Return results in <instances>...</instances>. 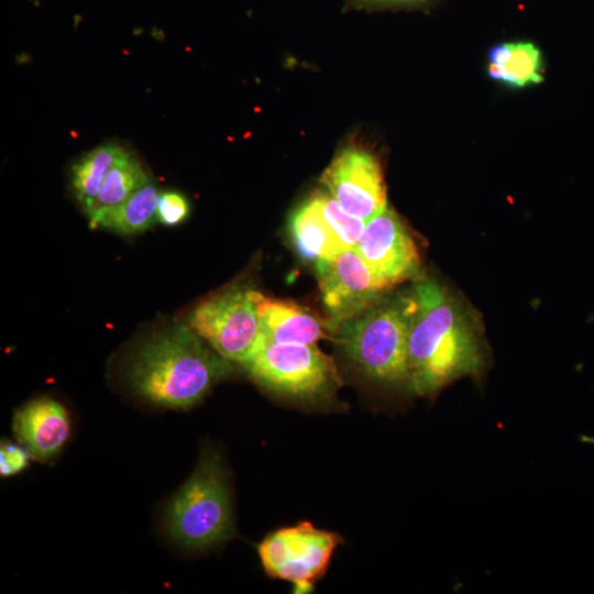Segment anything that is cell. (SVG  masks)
<instances>
[{"instance_id": "obj_17", "label": "cell", "mask_w": 594, "mask_h": 594, "mask_svg": "<svg viewBox=\"0 0 594 594\" xmlns=\"http://www.w3.org/2000/svg\"><path fill=\"white\" fill-rule=\"evenodd\" d=\"M124 152L117 144H103L87 153L73 166V186L84 211L96 199L107 175Z\"/></svg>"}, {"instance_id": "obj_5", "label": "cell", "mask_w": 594, "mask_h": 594, "mask_svg": "<svg viewBox=\"0 0 594 594\" xmlns=\"http://www.w3.org/2000/svg\"><path fill=\"white\" fill-rule=\"evenodd\" d=\"M242 365L267 392L305 405L330 404L341 386L334 361L316 344L276 343L262 336Z\"/></svg>"}, {"instance_id": "obj_8", "label": "cell", "mask_w": 594, "mask_h": 594, "mask_svg": "<svg viewBox=\"0 0 594 594\" xmlns=\"http://www.w3.org/2000/svg\"><path fill=\"white\" fill-rule=\"evenodd\" d=\"M321 299L331 322L351 318L382 299L391 287L367 265L355 249L315 263Z\"/></svg>"}, {"instance_id": "obj_6", "label": "cell", "mask_w": 594, "mask_h": 594, "mask_svg": "<svg viewBox=\"0 0 594 594\" xmlns=\"http://www.w3.org/2000/svg\"><path fill=\"white\" fill-rule=\"evenodd\" d=\"M340 542L338 534L301 521L268 534L257 553L268 576L287 581L304 594L323 576Z\"/></svg>"}, {"instance_id": "obj_4", "label": "cell", "mask_w": 594, "mask_h": 594, "mask_svg": "<svg viewBox=\"0 0 594 594\" xmlns=\"http://www.w3.org/2000/svg\"><path fill=\"white\" fill-rule=\"evenodd\" d=\"M165 527L174 541L194 550L218 546L234 536L229 477L216 451L201 454L190 477L174 495Z\"/></svg>"}, {"instance_id": "obj_12", "label": "cell", "mask_w": 594, "mask_h": 594, "mask_svg": "<svg viewBox=\"0 0 594 594\" xmlns=\"http://www.w3.org/2000/svg\"><path fill=\"white\" fill-rule=\"evenodd\" d=\"M13 430L30 453L37 459L48 460L68 440L70 420L62 404L50 397H38L15 411Z\"/></svg>"}, {"instance_id": "obj_3", "label": "cell", "mask_w": 594, "mask_h": 594, "mask_svg": "<svg viewBox=\"0 0 594 594\" xmlns=\"http://www.w3.org/2000/svg\"><path fill=\"white\" fill-rule=\"evenodd\" d=\"M410 292L378 300L364 311L331 322V332L353 365L369 380L408 387Z\"/></svg>"}, {"instance_id": "obj_2", "label": "cell", "mask_w": 594, "mask_h": 594, "mask_svg": "<svg viewBox=\"0 0 594 594\" xmlns=\"http://www.w3.org/2000/svg\"><path fill=\"white\" fill-rule=\"evenodd\" d=\"M230 371V361L187 323H174L152 333L135 348L125 377L134 394L146 402L187 408Z\"/></svg>"}, {"instance_id": "obj_18", "label": "cell", "mask_w": 594, "mask_h": 594, "mask_svg": "<svg viewBox=\"0 0 594 594\" xmlns=\"http://www.w3.org/2000/svg\"><path fill=\"white\" fill-rule=\"evenodd\" d=\"M189 212V206L184 196L167 191L160 195L156 217L165 226L180 223Z\"/></svg>"}, {"instance_id": "obj_19", "label": "cell", "mask_w": 594, "mask_h": 594, "mask_svg": "<svg viewBox=\"0 0 594 594\" xmlns=\"http://www.w3.org/2000/svg\"><path fill=\"white\" fill-rule=\"evenodd\" d=\"M30 451L23 447L4 441L0 450V473L2 476L14 475L24 470L30 460Z\"/></svg>"}, {"instance_id": "obj_11", "label": "cell", "mask_w": 594, "mask_h": 594, "mask_svg": "<svg viewBox=\"0 0 594 594\" xmlns=\"http://www.w3.org/2000/svg\"><path fill=\"white\" fill-rule=\"evenodd\" d=\"M289 230L298 253L314 263L352 249L348 218L324 193H316L295 211Z\"/></svg>"}, {"instance_id": "obj_13", "label": "cell", "mask_w": 594, "mask_h": 594, "mask_svg": "<svg viewBox=\"0 0 594 594\" xmlns=\"http://www.w3.org/2000/svg\"><path fill=\"white\" fill-rule=\"evenodd\" d=\"M262 336L276 343L316 344L328 338L330 326L307 308L252 289Z\"/></svg>"}, {"instance_id": "obj_9", "label": "cell", "mask_w": 594, "mask_h": 594, "mask_svg": "<svg viewBox=\"0 0 594 594\" xmlns=\"http://www.w3.org/2000/svg\"><path fill=\"white\" fill-rule=\"evenodd\" d=\"M329 195L353 217L370 220L387 207L386 188L377 158L365 150H341L320 179Z\"/></svg>"}, {"instance_id": "obj_15", "label": "cell", "mask_w": 594, "mask_h": 594, "mask_svg": "<svg viewBox=\"0 0 594 594\" xmlns=\"http://www.w3.org/2000/svg\"><path fill=\"white\" fill-rule=\"evenodd\" d=\"M160 195L151 180L116 208L89 220L90 226L122 234L143 232L157 219Z\"/></svg>"}, {"instance_id": "obj_1", "label": "cell", "mask_w": 594, "mask_h": 594, "mask_svg": "<svg viewBox=\"0 0 594 594\" xmlns=\"http://www.w3.org/2000/svg\"><path fill=\"white\" fill-rule=\"evenodd\" d=\"M410 295L408 391L433 396L462 377H481L486 350L465 307L430 278L420 279Z\"/></svg>"}, {"instance_id": "obj_14", "label": "cell", "mask_w": 594, "mask_h": 594, "mask_svg": "<svg viewBox=\"0 0 594 594\" xmlns=\"http://www.w3.org/2000/svg\"><path fill=\"white\" fill-rule=\"evenodd\" d=\"M543 59L531 42L497 44L487 54L488 76L510 88H525L543 81Z\"/></svg>"}, {"instance_id": "obj_16", "label": "cell", "mask_w": 594, "mask_h": 594, "mask_svg": "<svg viewBox=\"0 0 594 594\" xmlns=\"http://www.w3.org/2000/svg\"><path fill=\"white\" fill-rule=\"evenodd\" d=\"M148 182L151 177L143 165L125 151L107 175L96 199L85 211L88 219L116 208Z\"/></svg>"}, {"instance_id": "obj_7", "label": "cell", "mask_w": 594, "mask_h": 594, "mask_svg": "<svg viewBox=\"0 0 594 594\" xmlns=\"http://www.w3.org/2000/svg\"><path fill=\"white\" fill-rule=\"evenodd\" d=\"M187 324L221 356L240 364L262 339L252 289L241 286L224 288L201 300L190 311Z\"/></svg>"}, {"instance_id": "obj_20", "label": "cell", "mask_w": 594, "mask_h": 594, "mask_svg": "<svg viewBox=\"0 0 594 594\" xmlns=\"http://www.w3.org/2000/svg\"><path fill=\"white\" fill-rule=\"evenodd\" d=\"M362 1L371 2V3L414 6V4H422L431 0H362Z\"/></svg>"}, {"instance_id": "obj_10", "label": "cell", "mask_w": 594, "mask_h": 594, "mask_svg": "<svg viewBox=\"0 0 594 594\" xmlns=\"http://www.w3.org/2000/svg\"><path fill=\"white\" fill-rule=\"evenodd\" d=\"M355 250L391 288L420 275L416 244L397 213L388 207L366 221Z\"/></svg>"}]
</instances>
